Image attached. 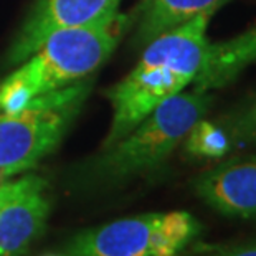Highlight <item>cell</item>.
<instances>
[{
  "instance_id": "cell-8",
  "label": "cell",
  "mask_w": 256,
  "mask_h": 256,
  "mask_svg": "<svg viewBox=\"0 0 256 256\" xmlns=\"http://www.w3.org/2000/svg\"><path fill=\"white\" fill-rule=\"evenodd\" d=\"M46 187L32 188L0 210V256H24L43 233L50 215Z\"/></svg>"
},
{
  "instance_id": "cell-11",
  "label": "cell",
  "mask_w": 256,
  "mask_h": 256,
  "mask_svg": "<svg viewBox=\"0 0 256 256\" xmlns=\"http://www.w3.org/2000/svg\"><path fill=\"white\" fill-rule=\"evenodd\" d=\"M187 154L197 159H222L232 150L233 139L225 126L198 119L184 139Z\"/></svg>"
},
{
  "instance_id": "cell-14",
  "label": "cell",
  "mask_w": 256,
  "mask_h": 256,
  "mask_svg": "<svg viewBox=\"0 0 256 256\" xmlns=\"http://www.w3.org/2000/svg\"><path fill=\"white\" fill-rule=\"evenodd\" d=\"M208 256H256V238L250 242L233 244V246L223 248L222 252L212 253Z\"/></svg>"
},
{
  "instance_id": "cell-6",
  "label": "cell",
  "mask_w": 256,
  "mask_h": 256,
  "mask_svg": "<svg viewBox=\"0 0 256 256\" xmlns=\"http://www.w3.org/2000/svg\"><path fill=\"white\" fill-rule=\"evenodd\" d=\"M119 4L121 0H36L8 48L5 64L17 66L58 32L118 14Z\"/></svg>"
},
{
  "instance_id": "cell-3",
  "label": "cell",
  "mask_w": 256,
  "mask_h": 256,
  "mask_svg": "<svg viewBox=\"0 0 256 256\" xmlns=\"http://www.w3.org/2000/svg\"><path fill=\"white\" fill-rule=\"evenodd\" d=\"M212 102L210 92L197 90L167 100L118 142L84 162L74 174V184L106 187L160 168Z\"/></svg>"
},
{
  "instance_id": "cell-5",
  "label": "cell",
  "mask_w": 256,
  "mask_h": 256,
  "mask_svg": "<svg viewBox=\"0 0 256 256\" xmlns=\"http://www.w3.org/2000/svg\"><path fill=\"white\" fill-rule=\"evenodd\" d=\"M200 232L188 212L142 214L78 233L62 256H178Z\"/></svg>"
},
{
  "instance_id": "cell-4",
  "label": "cell",
  "mask_w": 256,
  "mask_h": 256,
  "mask_svg": "<svg viewBox=\"0 0 256 256\" xmlns=\"http://www.w3.org/2000/svg\"><path fill=\"white\" fill-rule=\"evenodd\" d=\"M91 83L81 80L12 111L0 112V166L28 172L62 142Z\"/></svg>"
},
{
  "instance_id": "cell-7",
  "label": "cell",
  "mask_w": 256,
  "mask_h": 256,
  "mask_svg": "<svg viewBox=\"0 0 256 256\" xmlns=\"http://www.w3.org/2000/svg\"><path fill=\"white\" fill-rule=\"evenodd\" d=\"M194 188L218 214L232 218L256 220V156L222 162L198 176Z\"/></svg>"
},
{
  "instance_id": "cell-15",
  "label": "cell",
  "mask_w": 256,
  "mask_h": 256,
  "mask_svg": "<svg viewBox=\"0 0 256 256\" xmlns=\"http://www.w3.org/2000/svg\"><path fill=\"white\" fill-rule=\"evenodd\" d=\"M22 174H25V172H22V170H18V168H15V167L0 166V185L8 182V180H12V178H15V177L22 176Z\"/></svg>"
},
{
  "instance_id": "cell-9",
  "label": "cell",
  "mask_w": 256,
  "mask_h": 256,
  "mask_svg": "<svg viewBox=\"0 0 256 256\" xmlns=\"http://www.w3.org/2000/svg\"><path fill=\"white\" fill-rule=\"evenodd\" d=\"M252 64H256V25L226 42L208 43L194 90L208 92L223 88Z\"/></svg>"
},
{
  "instance_id": "cell-10",
  "label": "cell",
  "mask_w": 256,
  "mask_h": 256,
  "mask_svg": "<svg viewBox=\"0 0 256 256\" xmlns=\"http://www.w3.org/2000/svg\"><path fill=\"white\" fill-rule=\"evenodd\" d=\"M230 0H146L136 28V46L144 48L159 35L198 15H214Z\"/></svg>"
},
{
  "instance_id": "cell-12",
  "label": "cell",
  "mask_w": 256,
  "mask_h": 256,
  "mask_svg": "<svg viewBox=\"0 0 256 256\" xmlns=\"http://www.w3.org/2000/svg\"><path fill=\"white\" fill-rule=\"evenodd\" d=\"M225 128L230 132L233 142L256 146V92L225 119Z\"/></svg>"
},
{
  "instance_id": "cell-2",
  "label": "cell",
  "mask_w": 256,
  "mask_h": 256,
  "mask_svg": "<svg viewBox=\"0 0 256 256\" xmlns=\"http://www.w3.org/2000/svg\"><path fill=\"white\" fill-rule=\"evenodd\" d=\"M128 25V15L118 12L52 35L0 81V112L88 78L111 56Z\"/></svg>"
},
{
  "instance_id": "cell-13",
  "label": "cell",
  "mask_w": 256,
  "mask_h": 256,
  "mask_svg": "<svg viewBox=\"0 0 256 256\" xmlns=\"http://www.w3.org/2000/svg\"><path fill=\"white\" fill-rule=\"evenodd\" d=\"M46 184L48 182L45 178L36 176V174H25V176L15 177L12 180L2 184L0 185V210H2L8 202L20 197L22 194L28 192L32 188L42 187V185H46Z\"/></svg>"
},
{
  "instance_id": "cell-1",
  "label": "cell",
  "mask_w": 256,
  "mask_h": 256,
  "mask_svg": "<svg viewBox=\"0 0 256 256\" xmlns=\"http://www.w3.org/2000/svg\"><path fill=\"white\" fill-rule=\"evenodd\" d=\"M208 22L210 15H198L154 38L126 78L108 90L112 121L102 149L118 142L157 106L194 83L210 43Z\"/></svg>"
},
{
  "instance_id": "cell-16",
  "label": "cell",
  "mask_w": 256,
  "mask_h": 256,
  "mask_svg": "<svg viewBox=\"0 0 256 256\" xmlns=\"http://www.w3.org/2000/svg\"><path fill=\"white\" fill-rule=\"evenodd\" d=\"M58 256H62V254H58Z\"/></svg>"
}]
</instances>
